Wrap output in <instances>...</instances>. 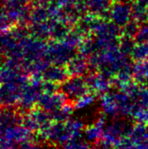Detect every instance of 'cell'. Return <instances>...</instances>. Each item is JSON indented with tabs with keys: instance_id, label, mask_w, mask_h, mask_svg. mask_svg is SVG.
I'll return each instance as SVG.
<instances>
[{
	"instance_id": "6da1fadb",
	"label": "cell",
	"mask_w": 148,
	"mask_h": 149,
	"mask_svg": "<svg viewBox=\"0 0 148 149\" xmlns=\"http://www.w3.org/2000/svg\"><path fill=\"white\" fill-rule=\"evenodd\" d=\"M108 19L119 27H124L133 20L132 3L127 0H115L111 2L108 11Z\"/></svg>"
},
{
	"instance_id": "3957f363",
	"label": "cell",
	"mask_w": 148,
	"mask_h": 149,
	"mask_svg": "<svg viewBox=\"0 0 148 149\" xmlns=\"http://www.w3.org/2000/svg\"><path fill=\"white\" fill-rule=\"evenodd\" d=\"M134 38L138 42H148V22L140 24L139 29Z\"/></svg>"
},
{
	"instance_id": "7a4b0ae2",
	"label": "cell",
	"mask_w": 148,
	"mask_h": 149,
	"mask_svg": "<svg viewBox=\"0 0 148 149\" xmlns=\"http://www.w3.org/2000/svg\"><path fill=\"white\" fill-rule=\"evenodd\" d=\"M83 1L85 10L88 13L99 17H103L105 14L108 15V9L111 4L110 0H83Z\"/></svg>"
}]
</instances>
